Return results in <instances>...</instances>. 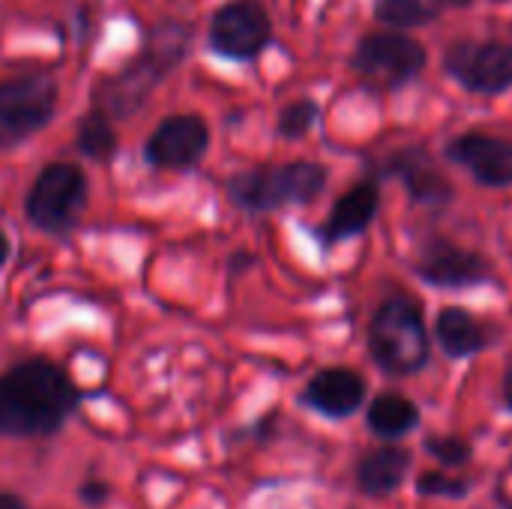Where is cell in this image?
<instances>
[{
	"label": "cell",
	"instance_id": "cell-3",
	"mask_svg": "<svg viewBox=\"0 0 512 509\" xmlns=\"http://www.w3.org/2000/svg\"><path fill=\"white\" fill-rule=\"evenodd\" d=\"M423 306L408 294L387 297L369 321V354L387 375H414L429 363Z\"/></svg>",
	"mask_w": 512,
	"mask_h": 509
},
{
	"label": "cell",
	"instance_id": "cell-15",
	"mask_svg": "<svg viewBox=\"0 0 512 509\" xmlns=\"http://www.w3.org/2000/svg\"><path fill=\"white\" fill-rule=\"evenodd\" d=\"M378 207H381V192H378V183L375 180H363V183L351 186L333 204V210L327 216V225L321 228V240L327 246H333V243H342L348 237L363 234L375 222Z\"/></svg>",
	"mask_w": 512,
	"mask_h": 509
},
{
	"label": "cell",
	"instance_id": "cell-27",
	"mask_svg": "<svg viewBox=\"0 0 512 509\" xmlns=\"http://www.w3.org/2000/svg\"><path fill=\"white\" fill-rule=\"evenodd\" d=\"M504 402L512 411V360L507 363V372H504Z\"/></svg>",
	"mask_w": 512,
	"mask_h": 509
},
{
	"label": "cell",
	"instance_id": "cell-23",
	"mask_svg": "<svg viewBox=\"0 0 512 509\" xmlns=\"http://www.w3.org/2000/svg\"><path fill=\"white\" fill-rule=\"evenodd\" d=\"M426 450L441 462V465H465L471 459V447L462 441V438H453V435H432L426 438Z\"/></svg>",
	"mask_w": 512,
	"mask_h": 509
},
{
	"label": "cell",
	"instance_id": "cell-22",
	"mask_svg": "<svg viewBox=\"0 0 512 509\" xmlns=\"http://www.w3.org/2000/svg\"><path fill=\"white\" fill-rule=\"evenodd\" d=\"M417 492L426 495V498H465L471 492V483L456 480V477H450L444 471H429V474L420 477Z\"/></svg>",
	"mask_w": 512,
	"mask_h": 509
},
{
	"label": "cell",
	"instance_id": "cell-2",
	"mask_svg": "<svg viewBox=\"0 0 512 509\" xmlns=\"http://www.w3.org/2000/svg\"><path fill=\"white\" fill-rule=\"evenodd\" d=\"M192 39H195V27L189 21L168 18L153 24L147 30L141 54L132 57L120 72H114L93 90V108H99L111 120L117 117L123 120L141 111L144 102L159 87V81L186 60Z\"/></svg>",
	"mask_w": 512,
	"mask_h": 509
},
{
	"label": "cell",
	"instance_id": "cell-9",
	"mask_svg": "<svg viewBox=\"0 0 512 509\" xmlns=\"http://www.w3.org/2000/svg\"><path fill=\"white\" fill-rule=\"evenodd\" d=\"M207 39L228 60H255L273 42V21L258 0H228L213 12Z\"/></svg>",
	"mask_w": 512,
	"mask_h": 509
},
{
	"label": "cell",
	"instance_id": "cell-4",
	"mask_svg": "<svg viewBox=\"0 0 512 509\" xmlns=\"http://www.w3.org/2000/svg\"><path fill=\"white\" fill-rule=\"evenodd\" d=\"M327 186V168L318 162H285L240 171L228 180V195L249 213H270L288 204H309Z\"/></svg>",
	"mask_w": 512,
	"mask_h": 509
},
{
	"label": "cell",
	"instance_id": "cell-14",
	"mask_svg": "<svg viewBox=\"0 0 512 509\" xmlns=\"http://www.w3.org/2000/svg\"><path fill=\"white\" fill-rule=\"evenodd\" d=\"M303 402L324 417L345 420L366 402V381L354 369H324L306 384Z\"/></svg>",
	"mask_w": 512,
	"mask_h": 509
},
{
	"label": "cell",
	"instance_id": "cell-12",
	"mask_svg": "<svg viewBox=\"0 0 512 509\" xmlns=\"http://www.w3.org/2000/svg\"><path fill=\"white\" fill-rule=\"evenodd\" d=\"M447 159L471 171L483 186L504 189L512 186V144L486 132H465L447 144Z\"/></svg>",
	"mask_w": 512,
	"mask_h": 509
},
{
	"label": "cell",
	"instance_id": "cell-21",
	"mask_svg": "<svg viewBox=\"0 0 512 509\" xmlns=\"http://www.w3.org/2000/svg\"><path fill=\"white\" fill-rule=\"evenodd\" d=\"M318 102L315 99H297L291 105H285L279 111V123H276V132L288 141H297L303 138L315 123H318Z\"/></svg>",
	"mask_w": 512,
	"mask_h": 509
},
{
	"label": "cell",
	"instance_id": "cell-16",
	"mask_svg": "<svg viewBox=\"0 0 512 509\" xmlns=\"http://www.w3.org/2000/svg\"><path fill=\"white\" fill-rule=\"evenodd\" d=\"M435 339H438V345H441V351L447 357L462 360V357L483 354L492 345V330L474 312H468L462 306H447V309L438 312Z\"/></svg>",
	"mask_w": 512,
	"mask_h": 509
},
{
	"label": "cell",
	"instance_id": "cell-10",
	"mask_svg": "<svg viewBox=\"0 0 512 509\" xmlns=\"http://www.w3.org/2000/svg\"><path fill=\"white\" fill-rule=\"evenodd\" d=\"M210 147V126L201 114H171L165 117L144 144V159L162 171L195 168Z\"/></svg>",
	"mask_w": 512,
	"mask_h": 509
},
{
	"label": "cell",
	"instance_id": "cell-24",
	"mask_svg": "<svg viewBox=\"0 0 512 509\" xmlns=\"http://www.w3.org/2000/svg\"><path fill=\"white\" fill-rule=\"evenodd\" d=\"M81 495H84L90 504H96V501H105V498H108V486H105V483H87V486L81 489Z\"/></svg>",
	"mask_w": 512,
	"mask_h": 509
},
{
	"label": "cell",
	"instance_id": "cell-8",
	"mask_svg": "<svg viewBox=\"0 0 512 509\" xmlns=\"http://www.w3.org/2000/svg\"><path fill=\"white\" fill-rule=\"evenodd\" d=\"M444 72L471 93H504L512 87V42L456 39L444 51Z\"/></svg>",
	"mask_w": 512,
	"mask_h": 509
},
{
	"label": "cell",
	"instance_id": "cell-18",
	"mask_svg": "<svg viewBox=\"0 0 512 509\" xmlns=\"http://www.w3.org/2000/svg\"><path fill=\"white\" fill-rule=\"evenodd\" d=\"M366 423L378 438L396 441L420 426V408L402 393H381L378 399H372Z\"/></svg>",
	"mask_w": 512,
	"mask_h": 509
},
{
	"label": "cell",
	"instance_id": "cell-20",
	"mask_svg": "<svg viewBox=\"0 0 512 509\" xmlns=\"http://www.w3.org/2000/svg\"><path fill=\"white\" fill-rule=\"evenodd\" d=\"M447 0H378L375 15L393 27H420L441 15Z\"/></svg>",
	"mask_w": 512,
	"mask_h": 509
},
{
	"label": "cell",
	"instance_id": "cell-7",
	"mask_svg": "<svg viewBox=\"0 0 512 509\" xmlns=\"http://www.w3.org/2000/svg\"><path fill=\"white\" fill-rule=\"evenodd\" d=\"M426 48L405 33H369L351 57V69L381 90H399L426 69Z\"/></svg>",
	"mask_w": 512,
	"mask_h": 509
},
{
	"label": "cell",
	"instance_id": "cell-26",
	"mask_svg": "<svg viewBox=\"0 0 512 509\" xmlns=\"http://www.w3.org/2000/svg\"><path fill=\"white\" fill-rule=\"evenodd\" d=\"M9 252H12V243H9L6 231L0 228V270H3V267H6V261H9Z\"/></svg>",
	"mask_w": 512,
	"mask_h": 509
},
{
	"label": "cell",
	"instance_id": "cell-19",
	"mask_svg": "<svg viewBox=\"0 0 512 509\" xmlns=\"http://www.w3.org/2000/svg\"><path fill=\"white\" fill-rule=\"evenodd\" d=\"M75 147L93 162H108L117 153V132H114L111 117L102 114L99 108H90L87 114H81L78 129H75Z\"/></svg>",
	"mask_w": 512,
	"mask_h": 509
},
{
	"label": "cell",
	"instance_id": "cell-28",
	"mask_svg": "<svg viewBox=\"0 0 512 509\" xmlns=\"http://www.w3.org/2000/svg\"><path fill=\"white\" fill-rule=\"evenodd\" d=\"M498 3H504V0H498Z\"/></svg>",
	"mask_w": 512,
	"mask_h": 509
},
{
	"label": "cell",
	"instance_id": "cell-1",
	"mask_svg": "<svg viewBox=\"0 0 512 509\" xmlns=\"http://www.w3.org/2000/svg\"><path fill=\"white\" fill-rule=\"evenodd\" d=\"M78 408V390L51 360L15 363L0 375V435L48 438Z\"/></svg>",
	"mask_w": 512,
	"mask_h": 509
},
{
	"label": "cell",
	"instance_id": "cell-6",
	"mask_svg": "<svg viewBox=\"0 0 512 509\" xmlns=\"http://www.w3.org/2000/svg\"><path fill=\"white\" fill-rule=\"evenodd\" d=\"M87 204V174L75 162H51L33 180L24 213L48 234H69Z\"/></svg>",
	"mask_w": 512,
	"mask_h": 509
},
{
	"label": "cell",
	"instance_id": "cell-13",
	"mask_svg": "<svg viewBox=\"0 0 512 509\" xmlns=\"http://www.w3.org/2000/svg\"><path fill=\"white\" fill-rule=\"evenodd\" d=\"M387 174H396L414 201L441 207L453 198V183L444 177V171L435 165V159L423 147H405L390 156Z\"/></svg>",
	"mask_w": 512,
	"mask_h": 509
},
{
	"label": "cell",
	"instance_id": "cell-17",
	"mask_svg": "<svg viewBox=\"0 0 512 509\" xmlns=\"http://www.w3.org/2000/svg\"><path fill=\"white\" fill-rule=\"evenodd\" d=\"M411 471V453L405 447H378L357 465V483L369 498H387L399 492Z\"/></svg>",
	"mask_w": 512,
	"mask_h": 509
},
{
	"label": "cell",
	"instance_id": "cell-5",
	"mask_svg": "<svg viewBox=\"0 0 512 509\" xmlns=\"http://www.w3.org/2000/svg\"><path fill=\"white\" fill-rule=\"evenodd\" d=\"M57 99L60 87L42 69L0 81V150L42 132L57 114Z\"/></svg>",
	"mask_w": 512,
	"mask_h": 509
},
{
	"label": "cell",
	"instance_id": "cell-11",
	"mask_svg": "<svg viewBox=\"0 0 512 509\" xmlns=\"http://www.w3.org/2000/svg\"><path fill=\"white\" fill-rule=\"evenodd\" d=\"M414 273L435 288H474L492 279V261L474 249H462L453 240H426L420 246Z\"/></svg>",
	"mask_w": 512,
	"mask_h": 509
},
{
	"label": "cell",
	"instance_id": "cell-25",
	"mask_svg": "<svg viewBox=\"0 0 512 509\" xmlns=\"http://www.w3.org/2000/svg\"><path fill=\"white\" fill-rule=\"evenodd\" d=\"M0 509H27L24 501L18 495H9V492H0Z\"/></svg>",
	"mask_w": 512,
	"mask_h": 509
}]
</instances>
